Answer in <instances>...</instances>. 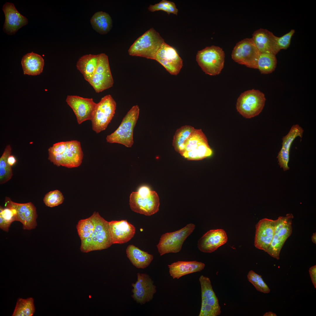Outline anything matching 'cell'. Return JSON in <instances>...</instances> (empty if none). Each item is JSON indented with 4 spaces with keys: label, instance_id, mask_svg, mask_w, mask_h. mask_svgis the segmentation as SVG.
<instances>
[{
    "label": "cell",
    "instance_id": "cell-1",
    "mask_svg": "<svg viewBox=\"0 0 316 316\" xmlns=\"http://www.w3.org/2000/svg\"><path fill=\"white\" fill-rule=\"evenodd\" d=\"M48 151V159L58 166L77 167L81 164L83 157L80 143L77 140L56 143Z\"/></svg>",
    "mask_w": 316,
    "mask_h": 316
},
{
    "label": "cell",
    "instance_id": "cell-11",
    "mask_svg": "<svg viewBox=\"0 0 316 316\" xmlns=\"http://www.w3.org/2000/svg\"><path fill=\"white\" fill-rule=\"evenodd\" d=\"M260 54L252 39L245 38L236 44L232 51L231 57L239 64L257 69V61Z\"/></svg>",
    "mask_w": 316,
    "mask_h": 316
},
{
    "label": "cell",
    "instance_id": "cell-4",
    "mask_svg": "<svg viewBox=\"0 0 316 316\" xmlns=\"http://www.w3.org/2000/svg\"><path fill=\"white\" fill-rule=\"evenodd\" d=\"M139 112L138 105L132 107L124 117L118 128L107 136V142L120 144L127 147H131L134 143V129L138 119Z\"/></svg>",
    "mask_w": 316,
    "mask_h": 316
},
{
    "label": "cell",
    "instance_id": "cell-40",
    "mask_svg": "<svg viewBox=\"0 0 316 316\" xmlns=\"http://www.w3.org/2000/svg\"><path fill=\"white\" fill-rule=\"evenodd\" d=\"M152 190L150 188L145 186H143L140 187L137 192L138 195L140 197H147L150 195Z\"/></svg>",
    "mask_w": 316,
    "mask_h": 316
},
{
    "label": "cell",
    "instance_id": "cell-24",
    "mask_svg": "<svg viewBox=\"0 0 316 316\" xmlns=\"http://www.w3.org/2000/svg\"><path fill=\"white\" fill-rule=\"evenodd\" d=\"M5 20L3 29L8 34H15L19 29L27 24V18L17 10L13 3L6 2L3 6Z\"/></svg>",
    "mask_w": 316,
    "mask_h": 316
},
{
    "label": "cell",
    "instance_id": "cell-10",
    "mask_svg": "<svg viewBox=\"0 0 316 316\" xmlns=\"http://www.w3.org/2000/svg\"><path fill=\"white\" fill-rule=\"evenodd\" d=\"M293 216L288 214L279 217L276 220L274 233L272 242L266 252L272 257L279 259L281 250L292 232V222Z\"/></svg>",
    "mask_w": 316,
    "mask_h": 316
},
{
    "label": "cell",
    "instance_id": "cell-35",
    "mask_svg": "<svg viewBox=\"0 0 316 316\" xmlns=\"http://www.w3.org/2000/svg\"><path fill=\"white\" fill-rule=\"evenodd\" d=\"M247 277L248 281L257 291L265 293L270 292V288L264 281L261 275L251 270L248 272Z\"/></svg>",
    "mask_w": 316,
    "mask_h": 316
},
{
    "label": "cell",
    "instance_id": "cell-19",
    "mask_svg": "<svg viewBox=\"0 0 316 316\" xmlns=\"http://www.w3.org/2000/svg\"><path fill=\"white\" fill-rule=\"evenodd\" d=\"M275 220L266 218L260 220L256 225L254 245L257 248L266 252L274 233Z\"/></svg>",
    "mask_w": 316,
    "mask_h": 316
},
{
    "label": "cell",
    "instance_id": "cell-38",
    "mask_svg": "<svg viewBox=\"0 0 316 316\" xmlns=\"http://www.w3.org/2000/svg\"><path fill=\"white\" fill-rule=\"evenodd\" d=\"M64 200L62 193L59 190H56L47 193L43 198V202L47 206L53 207L62 204Z\"/></svg>",
    "mask_w": 316,
    "mask_h": 316
},
{
    "label": "cell",
    "instance_id": "cell-6",
    "mask_svg": "<svg viewBox=\"0 0 316 316\" xmlns=\"http://www.w3.org/2000/svg\"><path fill=\"white\" fill-rule=\"evenodd\" d=\"M225 55L222 49L212 45L198 51L196 60L206 74L215 75L219 74L224 67Z\"/></svg>",
    "mask_w": 316,
    "mask_h": 316
},
{
    "label": "cell",
    "instance_id": "cell-44",
    "mask_svg": "<svg viewBox=\"0 0 316 316\" xmlns=\"http://www.w3.org/2000/svg\"><path fill=\"white\" fill-rule=\"evenodd\" d=\"M311 240L312 242L314 243H316V233H313L311 237Z\"/></svg>",
    "mask_w": 316,
    "mask_h": 316
},
{
    "label": "cell",
    "instance_id": "cell-32",
    "mask_svg": "<svg viewBox=\"0 0 316 316\" xmlns=\"http://www.w3.org/2000/svg\"><path fill=\"white\" fill-rule=\"evenodd\" d=\"M35 311L34 300L32 298H19L12 316H32Z\"/></svg>",
    "mask_w": 316,
    "mask_h": 316
},
{
    "label": "cell",
    "instance_id": "cell-15",
    "mask_svg": "<svg viewBox=\"0 0 316 316\" xmlns=\"http://www.w3.org/2000/svg\"><path fill=\"white\" fill-rule=\"evenodd\" d=\"M159 204V196L154 191L147 197L140 196L137 192H132L130 197L129 205L132 210L146 216H151L157 212Z\"/></svg>",
    "mask_w": 316,
    "mask_h": 316
},
{
    "label": "cell",
    "instance_id": "cell-29",
    "mask_svg": "<svg viewBox=\"0 0 316 316\" xmlns=\"http://www.w3.org/2000/svg\"><path fill=\"white\" fill-rule=\"evenodd\" d=\"M90 21L93 29L101 34L107 33L112 26V20L110 15L102 11L95 13Z\"/></svg>",
    "mask_w": 316,
    "mask_h": 316
},
{
    "label": "cell",
    "instance_id": "cell-2",
    "mask_svg": "<svg viewBox=\"0 0 316 316\" xmlns=\"http://www.w3.org/2000/svg\"><path fill=\"white\" fill-rule=\"evenodd\" d=\"M91 216L95 229L90 236L81 241L80 249L83 253L105 249L112 244L109 222L102 217L98 212H95Z\"/></svg>",
    "mask_w": 316,
    "mask_h": 316
},
{
    "label": "cell",
    "instance_id": "cell-36",
    "mask_svg": "<svg viewBox=\"0 0 316 316\" xmlns=\"http://www.w3.org/2000/svg\"><path fill=\"white\" fill-rule=\"evenodd\" d=\"M16 221L15 214L13 210L6 207L0 208V228L4 231L8 232L11 223Z\"/></svg>",
    "mask_w": 316,
    "mask_h": 316
},
{
    "label": "cell",
    "instance_id": "cell-43",
    "mask_svg": "<svg viewBox=\"0 0 316 316\" xmlns=\"http://www.w3.org/2000/svg\"><path fill=\"white\" fill-rule=\"evenodd\" d=\"M263 316H276V315L272 312H268L264 314Z\"/></svg>",
    "mask_w": 316,
    "mask_h": 316
},
{
    "label": "cell",
    "instance_id": "cell-5",
    "mask_svg": "<svg viewBox=\"0 0 316 316\" xmlns=\"http://www.w3.org/2000/svg\"><path fill=\"white\" fill-rule=\"evenodd\" d=\"M212 153L205 134L201 129H195L185 142L180 154L188 160H198L210 156Z\"/></svg>",
    "mask_w": 316,
    "mask_h": 316
},
{
    "label": "cell",
    "instance_id": "cell-20",
    "mask_svg": "<svg viewBox=\"0 0 316 316\" xmlns=\"http://www.w3.org/2000/svg\"><path fill=\"white\" fill-rule=\"evenodd\" d=\"M112 244L127 243L134 236L135 228L127 220H112L109 222Z\"/></svg>",
    "mask_w": 316,
    "mask_h": 316
},
{
    "label": "cell",
    "instance_id": "cell-28",
    "mask_svg": "<svg viewBox=\"0 0 316 316\" xmlns=\"http://www.w3.org/2000/svg\"><path fill=\"white\" fill-rule=\"evenodd\" d=\"M126 252L130 262L138 268H146L153 259L152 255L141 250L133 245H129L127 247Z\"/></svg>",
    "mask_w": 316,
    "mask_h": 316
},
{
    "label": "cell",
    "instance_id": "cell-12",
    "mask_svg": "<svg viewBox=\"0 0 316 316\" xmlns=\"http://www.w3.org/2000/svg\"><path fill=\"white\" fill-rule=\"evenodd\" d=\"M199 281L201 288V305L199 316L220 315L221 307L209 279L202 275L200 276Z\"/></svg>",
    "mask_w": 316,
    "mask_h": 316
},
{
    "label": "cell",
    "instance_id": "cell-41",
    "mask_svg": "<svg viewBox=\"0 0 316 316\" xmlns=\"http://www.w3.org/2000/svg\"><path fill=\"white\" fill-rule=\"evenodd\" d=\"M309 272L312 282L315 288H316V265L310 268Z\"/></svg>",
    "mask_w": 316,
    "mask_h": 316
},
{
    "label": "cell",
    "instance_id": "cell-26",
    "mask_svg": "<svg viewBox=\"0 0 316 316\" xmlns=\"http://www.w3.org/2000/svg\"><path fill=\"white\" fill-rule=\"evenodd\" d=\"M21 63L24 74L36 75L42 72L44 61L40 55L32 52L23 56Z\"/></svg>",
    "mask_w": 316,
    "mask_h": 316
},
{
    "label": "cell",
    "instance_id": "cell-21",
    "mask_svg": "<svg viewBox=\"0 0 316 316\" xmlns=\"http://www.w3.org/2000/svg\"><path fill=\"white\" fill-rule=\"evenodd\" d=\"M227 240V236L224 230H211L199 239L198 247L202 252L211 253L226 243Z\"/></svg>",
    "mask_w": 316,
    "mask_h": 316
},
{
    "label": "cell",
    "instance_id": "cell-34",
    "mask_svg": "<svg viewBox=\"0 0 316 316\" xmlns=\"http://www.w3.org/2000/svg\"><path fill=\"white\" fill-rule=\"evenodd\" d=\"M76 229L81 241L90 236L95 229V224L92 217H89L80 220L76 226Z\"/></svg>",
    "mask_w": 316,
    "mask_h": 316
},
{
    "label": "cell",
    "instance_id": "cell-13",
    "mask_svg": "<svg viewBox=\"0 0 316 316\" xmlns=\"http://www.w3.org/2000/svg\"><path fill=\"white\" fill-rule=\"evenodd\" d=\"M5 202L6 207L13 210L16 221H18L23 224L24 229L30 230L36 227L37 217L36 208L31 202L18 203L6 197Z\"/></svg>",
    "mask_w": 316,
    "mask_h": 316
},
{
    "label": "cell",
    "instance_id": "cell-8",
    "mask_svg": "<svg viewBox=\"0 0 316 316\" xmlns=\"http://www.w3.org/2000/svg\"><path fill=\"white\" fill-rule=\"evenodd\" d=\"M116 102L110 95L102 97L97 104L90 121L93 131L98 133L105 130L114 116Z\"/></svg>",
    "mask_w": 316,
    "mask_h": 316
},
{
    "label": "cell",
    "instance_id": "cell-7",
    "mask_svg": "<svg viewBox=\"0 0 316 316\" xmlns=\"http://www.w3.org/2000/svg\"><path fill=\"white\" fill-rule=\"evenodd\" d=\"M265 101V95L259 90H248L241 93L238 98L236 108L243 117L250 118L261 112Z\"/></svg>",
    "mask_w": 316,
    "mask_h": 316
},
{
    "label": "cell",
    "instance_id": "cell-16",
    "mask_svg": "<svg viewBox=\"0 0 316 316\" xmlns=\"http://www.w3.org/2000/svg\"><path fill=\"white\" fill-rule=\"evenodd\" d=\"M154 60L172 75H177L183 66V60L176 49L165 42L159 50Z\"/></svg>",
    "mask_w": 316,
    "mask_h": 316
},
{
    "label": "cell",
    "instance_id": "cell-42",
    "mask_svg": "<svg viewBox=\"0 0 316 316\" xmlns=\"http://www.w3.org/2000/svg\"><path fill=\"white\" fill-rule=\"evenodd\" d=\"M16 162V160L15 157L13 155H10L8 157L7 162L11 166L13 165Z\"/></svg>",
    "mask_w": 316,
    "mask_h": 316
},
{
    "label": "cell",
    "instance_id": "cell-18",
    "mask_svg": "<svg viewBox=\"0 0 316 316\" xmlns=\"http://www.w3.org/2000/svg\"><path fill=\"white\" fill-rule=\"evenodd\" d=\"M137 276L135 283L132 284V296L138 303L144 304L152 300L156 292V287L148 275L138 273Z\"/></svg>",
    "mask_w": 316,
    "mask_h": 316
},
{
    "label": "cell",
    "instance_id": "cell-23",
    "mask_svg": "<svg viewBox=\"0 0 316 316\" xmlns=\"http://www.w3.org/2000/svg\"><path fill=\"white\" fill-rule=\"evenodd\" d=\"M304 130L299 125L293 126L288 133L282 138L281 148L277 156L278 164L284 171L289 169L288 164L289 159V152L292 144L298 137H302Z\"/></svg>",
    "mask_w": 316,
    "mask_h": 316
},
{
    "label": "cell",
    "instance_id": "cell-27",
    "mask_svg": "<svg viewBox=\"0 0 316 316\" xmlns=\"http://www.w3.org/2000/svg\"><path fill=\"white\" fill-rule=\"evenodd\" d=\"M97 55L86 54L80 57L76 63L77 69L87 81L93 76L97 68L100 57Z\"/></svg>",
    "mask_w": 316,
    "mask_h": 316
},
{
    "label": "cell",
    "instance_id": "cell-37",
    "mask_svg": "<svg viewBox=\"0 0 316 316\" xmlns=\"http://www.w3.org/2000/svg\"><path fill=\"white\" fill-rule=\"evenodd\" d=\"M148 9L152 12L161 10L166 12L168 14L173 13L176 15H177L178 11L174 2L166 0H162L154 5H150Z\"/></svg>",
    "mask_w": 316,
    "mask_h": 316
},
{
    "label": "cell",
    "instance_id": "cell-25",
    "mask_svg": "<svg viewBox=\"0 0 316 316\" xmlns=\"http://www.w3.org/2000/svg\"><path fill=\"white\" fill-rule=\"evenodd\" d=\"M204 263L193 261H178L168 265L169 274L173 279H178L183 276L199 272L203 269Z\"/></svg>",
    "mask_w": 316,
    "mask_h": 316
},
{
    "label": "cell",
    "instance_id": "cell-39",
    "mask_svg": "<svg viewBox=\"0 0 316 316\" xmlns=\"http://www.w3.org/2000/svg\"><path fill=\"white\" fill-rule=\"evenodd\" d=\"M294 29L291 30L288 33L280 37H277V43L281 50L287 49L290 46L292 37L295 33Z\"/></svg>",
    "mask_w": 316,
    "mask_h": 316
},
{
    "label": "cell",
    "instance_id": "cell-22",
    "mask_svg": "<svg viewBox=\"0 0 316 316\" xmlns=\"http://www.w3.org/2000/svg\"><path fill=\"white\" fill-rule=\"evenodd\" d=\"M277 37L267 30L260 28L253 32L252 38L260 53L276 55L280 50L277 43Z\"/></svg>",
    "mask_w": 316,
    "mask_h": 316
},
{
    "label": "cell",
    "instance_id": "cell-33",
    "mask_svg": "<svg viewBox=\"0 0 316 316\" xmlns=\"http://www.w3.org/2000/svg\"><path fill=\"white\" fill-rule=\"evenodd\" d=\"M195 128L190 126H182L176 131L174 136L173 145L180 154L183 150L184 144Z\"/></svg>",
    "mask_w": 316,
    "mask_h": 316
},
{
    "label": "cell",
    "instance_id": "cell-17",
    "mask_svg": "<svg viewBox=\"0 0 316 316\" xmlns=\"http://www.w3.org/2000/svg\"><path fill=\"white\" fill-rule=\"evenodd\" d=\"M66 101L73 110L79 124L87 120H91L97 104L92 98L68 95Z\"/></svg>",
    "mask_w": 316,
    "mask_h": 316
},
{
    "label": "cell",
    "instance_id": "cell-30",
    "mask_svg": "<svg viewBox=\"0 0 316 316\" xmlns=\"http://www.w3.org/2000/svg\"><path fill=\"white\" fill-rule=\"evenodd\" d=\"M11 148L7 145L0 158V183L3 184L11 178L13 175L11 166L7 162L8 159L11 154Z\"/></svg>",
    "mask_w": 316,
    "mask_h": 316
},
{
    "label": "cell",
    "instance_id": "cell-3",
    "mask_svg": "<svg viewBox=\"0 0 316 316\" xmlns=\"http://www.w3.org/2000/svg\"><path fill=\"white\" fill-rule=\"evenodd\" d=\"M164 39L159 33L152 28L138 38L128 50L129 54L154 60Z\"/></svg>",
    "mask_w": 316,
    "mask_h": 316
},
{
    "label": "cell",
    "instance_id": "cell-31",
    "mask_svg": "<svg viewBox=\"0 0 316 316\" xmlns=\"http://www.w3.org/2000/svg\"><path fill=\"white\" fill-rule=\"evenodd\" d=\"M277 62L276 55L270 53H261L257 61V69L262 74L270 73L275 70Z\"/></svg>",
    "mask_w": 316,
    "mask_h": 316
},
{
    "label": "cell",
    "instance_id": "cell-14",
    "mask_svg": "<svg viewBox=\"0 0 316 316\" xmlns=\"http://www.w3.org/2000/svg\"><path fill=\"white\" fill-rule=\"evenodd\" d=\"M96 70L87 82L97 93L101 92L111 87L114 80L110 70L108 57L104 53L100 54Z\"/></svg>",
    "mask_w": 316,
    "mask_h": 316
},
{
    "label": "cell",
    "instance_id": "cell-9",
    "mask_svg": "<svg viewBox=\"0 0 316 316\" xmlns=\"http://www.w3.org/2000/svg\"><path fill=\"white\" fill-rule=\"evenodd\" d=\"M195 228L194 224L189 223L180 230L162 235L157 246L160 255L179 252L184 241Z\"/></svg>",
    "mask_w": 316,
    "mask_h": 316
}]
</instances>
